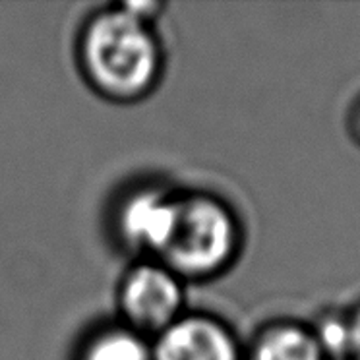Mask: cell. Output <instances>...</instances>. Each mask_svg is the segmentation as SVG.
I'll return each mask as SVG.
<instances>
[{"label":"cell","mask_w":360,"mask_h":360,"mask_svg":"<svg viewBox=\"0 0 360 360\" xmlns=\"http://www.w3.org/2000/svg\"><path fill=\"white\" fill-rule=\"evenodd\" d=\"M252 360H326V354L310 329L283 323L259 337Z\"/></svg>","instance_id":"obj_6"},{"label":"cell","mask_w":360,"mask_h":360,"mask_svg":"<svg viewBox=\"0 0 360 360\" xmlns=\"http://www.w3.org/2000/svg\"><path fill=\"white\" fill-rule=\"evenodd\" d=\"M359 130H360V112H359Z\"/></svg>","instance_id":"obj_11"},{"label":"cell","mask_w":360,"mask_h":360,"mask_svg":"<svg viewBox=\"0 0 360 360\" xmlns=\"http://www.w3.org/2000/svg\"><path fill=\"white\" fill-rule=\"evenodd\" d=\"M151 360H238V347L223 323L190 316L159 333Z\"/></svg>","instance_id":"obj_4"},{"label":"cell","mask_w":360,"mask_h":360,"mask_svg":"<svg viewBox=\"0 0 360 360\" xmlns=\"http://www.w3.org/2000/svg\"><path fill=\"white\" fill-rule=\"evenodd\" d=\"M122 10H126L130 16H134L136 20H140L143 24H148L149 18H155L157 10L161 8V4H155V2H128L124 6H120Z\"/></svg>","instance_id":"obj_9"},{"label":"cell","mask_w":360,"mask_h":360,"mask_svg":"<svg viewBox=\"0 0 360 360\" xmlns=\"http://www.w3.org/2000/svg\"><path fill=\"white\" fill-rule=\"evenodd\" d=\"M236 240L233 213L215 198L194 194L176 198L172 233L159 256L176 277H207L231 262Z\"/></svg>","instance_id":"obj_2"},{"label":"cell","mask_w":360,"mask_h":360,"mask_svg":"<svg viewBox=\"0 0 360 360\" xmlns=\"http://www.w3.org/2000/svg\"><path fill=\"white\" fill-rule=\"evenodd\" d=\"M176 217V198L157 190L134 194L120 212V233L134 248L161 254L172 233Z\"/></svg>","instance_id":"obj_5"},{"label":"cell","mask_w":360,"mask_h":360,"mask_svg":"<svg viewBox=\"0 0 360 360\" xmlns=\"http://www.w3.org/2000/svg\"><path fill=\"white\" fill-rule=\"evenodd\" d=\"M182 289L179 277L165 266H140L126 275L120 308L136 329L161 333L179 320Z\"/></svg>","instance_id":"obj_3"},{"label":"cell","mask_w":360,"mask_h":360,"mask_svg":"<svg viewBox=\"0 0 360 360\" xmlns=\"http://www.w3.org/2000/svg\"><path fill=\"white\" fill-rule=\"evenodd\" d=\"M349 321H351V356L360 360V308L352 314Z\"/></svg>","instance_id":"obj_10"},{"label":"cell","mask_w":360,"mask_h":360,"mask_svg":"<svg viewBox=\"0 0 360 360\" xmlns=\"http://www.w3.org/2000/svg\"><path fill=\"white\" fill-rule=\"evenodd\" d=\"M82 64L87 78L112 99L148 94L159 72V47L148 24L126 10L101 12L82 35Z\"/></svg>","instance_id":"obj_1"},{"label":"cell","mask_w":360,"mask_h":360,"mask_svg":"<svg viewBox=\"0 0 360 360\" xmlns=\"http://www.w3.org/2000/svg\"><path fill=\"white\" fill-rule=\"evenodd\" d=\"M84 360H151V349L128 329H112L87 345Z\"/></svg>","instance_id":"obj_7"},{"label":"cell","mask_w":360,"mask_h":360,"mask_svg":"<svg viewBox=\"0 0 360 360\" xmlns=\"http://www.w3.org/2000/svg\"><path fill=\"white\" fill-rule=\"evenodd\" d=\"M321 352L328 356H351V321L341 316H323L312 331Z\"/></svg>","instance_id":"obj_8"}]
</instances>
